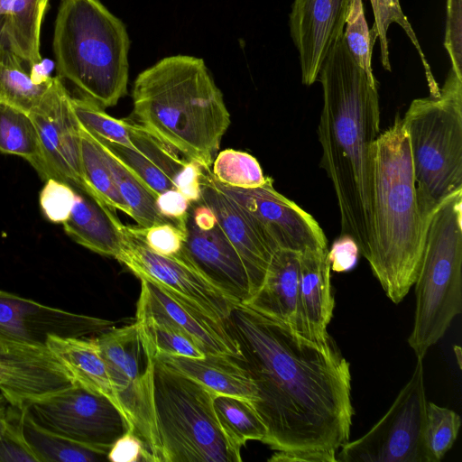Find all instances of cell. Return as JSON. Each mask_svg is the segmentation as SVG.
Listing matches in <instances>:
<instances>
[{"instance_id":"cell-1","label":"cell","mask_w":462,"mask_h":462,"mask_svg":"<svg viewBox=\"0 0 462 462\" xmlns=\"http://www.w3.org/2000/svg\"><path fill=\"white\" fill-rule=\"evenodd\" d=\"M223 324L256 388L262 443L274 451L337 452L349 440L350 364L332 338L318 345L244 303Z\"/></svg>"},{"instance_id":"cell-2","label":"cell","mask_w":462,"mask_h":462,"mask_svg":"<svg viewBox=\"0 0 462 462\" xmlns=\"http://www.w3.org/2000/svg\"><path fill=\"white\" fill-rule=\"evenodd\" d=\"M317 80L323 106L318 125L320 167L334 188L341 236L369 254L373 200V146L380 134L375 78L358 66L342 36L325 59Z\"/></svg>"},{"instance_id":"cell-3","label":"cell","mask_w":462,"mask_h":462,"mask_svg":"<svg viewBox=\"0 0 462 462\" xmlns=\"http://www.w3.org/2000/svg\"><path fill=\"white\" fill-rule=\"evenodd\" d=\"M132 96L134 115L143 129L186 160L211 170L230 115L202 59L163 58L137 76Z\"/></svg>"},{"instance_id":"cell-4","label":"cell","mask_w":462,"mask_h":462,"mask_svg":"<svg viewBox=\"0 0 462 462\" xmlns=\"http://www.w3.org/2000/svg\"><path fill=\"white\" fill-rule=\"evenodd\" d=\"M428 223L419 206L408 135L397 114L373 146L371 238L366 259L395 304L415 282Z\"/></svg>"},{"instance_id":"cell-5","label":"cell","mask_w":462,"mask_h":462,"mask_svg":"<svg viewBox=\"0 0 462 462\" xmlns=\"http://www.w3.org/2000/svg\"><path fill=\"white\" fill-rule=\"evenodd\" d=\"M130 40L123 22L99 0H61L52 50L57 76L102 107L127 92Z\"/></svg>"},{"instance_id":"cell-6","label":"cell","mask_w":462,"mask_h":462,"mask_svg":"<svg viewBox=\"0 0 462 462\" xmlns=\"http://www.w3.org/2000/svg\"><path fill=\"white\" fill-rule=\"evenodd\" d=\"M216 393L154 358L151 397L160 462H241V447L223 429Z\"/></svg>"},{"instance_id":"cell-7","label":"cell","mask_w":462,"mask_h":462,"mask_svg":"<svg viewBox=\"0 0 462 462\" xmlns=\"http://www.w3.org/2000/svg\"><path fill=\"white\" fill-rule=\"evenodd\" d=\"M420 212L462 190V79L450 69L437 95L411 101L404 116Z\"/></svg>"},{"instance_id":"cell-8","label":"cell","mask_w":462,"mask_h":462,"mask_svg":"<svg viewBox=\"0 0 462 462\" xmlns=\"http://www.w3.org/2000/svg\"><path fill=\"white\" fill-rule=\"evenodd\" d=\"M413 285L416 304L408 343L423 359L462 311V190L445 199L430 217Z\"/></svg>"},{"instance_id":"cell-9","label":"cell","mask_w":462,"mask_h":462,"mask_svg":"<svg viewBox=\"0 0 462 462\" xmlns=\"http://www.w3.org/2000/svg\"><path fill=\"white\" fill-rule=\"evenodd\" d=\"M120 406L132 431L142 440L145 462H160V447L151 397L155 352L134 322L95 337Z\"/></svg>"},{"instance_id":"cell-10","label":"cell","mask_w":462,"mask_h":462,"mask_svg":"<svg viewBox=\"0 0 462 462\" xmlns=\"http://www.w3.org/2000/svg\"><path fill=\"white\" fill-rule=\"evenodd\" d=\"M422 360L417 358L411 378L387 412L365 434L340 447L337 462H428Z\"/></svg>"},{"instance_id":"cell-11","label":"cell","mask_w":462,"mask_h":462,"mask_svg":"<svg viewBox=\"0 0 462 462\" xmlns=\"http://www.w3.org/2000/svg\"><path fill=\"white\" fill-rule=\"evenodd\" d=\"M22 407L46 430L106 453L118 438L132 431L127 418L112 400L76 383Z\"/></svg>"},{"instance_id":"cell-12","label":"cell","mask_w":462,"mask_h":462,"mask_svg":"<svg viewBox=\"0 0 462 462\" xmlns=\"http://www.w3.org/2000/svg\"><path fill=\"white\" fill-rule=\"evenodd\" d=\"M116 259L139 279L221 322L236 304L179 254L164 255L152 250L134 226H122V245Z\"/></svg>"},{"instance_id":"cell-13","label":"cell","mask_w":462,"mask_h":462,"mask_svg":"<svg viewBox=\"0 0 462 462\" xmlns=\"http://www.w3.org/2000/svg\"><path fill=\"white\" fill-rule=\"evenodd\" d=\"M216 182L274 251L288 249L301 253L328 248V239L317 220L279 193L271 177H266L263 185L253 189Z\"/></svg>"},{"instance_id":"cell-14","label":"cell","mask_w":462,"mask_h":462,"mask_svg":"<svg viewBox=\"0 0 462 462\" xmlns=\"http://www.w3.org/2000/svg\"><path fill=\"white\" fill-rule=\"evenodd\" d=\"M186 236L179 253L236 304L253 295L245 263L212 211L199 200L190 202Z\"/></svg>"},{"instance_id":"cell-15","label":"cell","mask_w":462,"mask_h":462,"mask_svg":"<svg viewBox=\"0 0 462 462\" xmlns=\"http://www.w3.org/2000/svg\"><path fill=\"white\" fill-rule=\"evenodd\" d=\"M29 115L39 134L49 179L97 197L83 176L79 123L62 79L58 76L52 78L42 100Z\"/></svg>"},{"instance_id":"cell-16","label":"cell","mask_w":462,"mask_h":462,"mask_svg":"<svg viewBox=\"0 0 462 462\" xmlns=\"http://www.w3.org/2000/svg\"><path fill=\"white\" fill-rule=\"evenodd\" d=\"M106 319L41 304L0 289V341L46 346L51 336L80 337L109 328Z\"/></svg>"},{"instance_id":"cell-17","label":"cell","mask_w":462,"mask_h":462,"mask_svg":"<svg viewBox=\"0 0 462 462\" xmlns=\"http://www.w3.org/2000/svg\"><path fill=\"white\" fill-rule=\"evenodd\" d=\"M47 346L0 341V392L12 407L73 384Z\"/></svg>"},{"instance_id":"cell-18","label":"cell","mask_w":462,"mask_h":462,"mask_svg":"<svg viewBox=\"0 0 462 462\" xmlns=\"http://www.w3.org/2000/svg\"><path fill=\"white\" fill-rule=\"evenodd\" d=\"M349 5L350 0H293L289 28L304 85L317 81L322 63L343 36Z\"/></svg>"},{"instance_id":"cell-19","label":"cell","mask_w":462,"mask_h":462,"mask_svg":"<svg viewBox=\"0 0 462 462\" xmlns=\"http://www.w3.org/2000/svg\"><path fill=\"white\" fill-rule=\"evenodd\" d=\"M141 280L136 318L164 323L192 340L204 354L239 357L240 351L223 322L170 294L156 284Z\"/></svg>"},{"instance_id":"cell-20","label":"cell","mask_w":462,"mask_h":462,"mask_svg":"<svg viewBox=\"0 0 462 462\" xmlns=\"http://www.w3.org/2000/svg\"><path fill=\"white\" fill-rule=\"evenodd\" d=\"M199 200L212 211L224 234L240 254L254 295L264 280L275 251L263 240L240 208L220 190L211 170H202Z\"/></svg>"},{"instance_id":"cell-21","label":"cell","mask_w":462,"mask_h":462,"mask_svg":"<svg viewBox=\"0 0 462 462\" xmlns=\"http://www.w3.org/2000/svg\"><path fill=\"white\" fill-rule=\"evenodd\" d=\"M300 252L278 249L257 291L244 303L307 337L299 300Z\"/></svg>"},{"instance_id":"cell-22","label":"cell","mask_w":462,"mask_h":462,"mask_svg":"<svg viewBox=\"0 0 462 462\" xmlns=\"http://www.w3.org/2000/svg\"><path fill=\"white\" fill-rule=\"evenodd\" d=\"M328 249L306 250L300 255V311L309 340L326 346L335 306Z\"/></svg>"},{"instance_id":"cell-23","label":"cell","mask_w":462,"mask_h":462,"mask_svg":"<svg viewBox=\"0 0 462 462\" xmlns=\"http://www.w3.org/2000/svg\"><path fill=\"white\" fill-rule=\"evenodd\" d=\"M154 358L200 383L216 394L236 396L252 402L257 401L254 383L233 356L206 354L203 357L196 358L155 354Z\"/></svg>"},{"instance_id":"cell-24","label":"cell","mask_w":462,"mask_h":462,"mask_svg":"<svg viewBox=\"0 0 462 462\" xmlns=\"http://www.w3.org/2000/svg\"><path fill=\"white\" fill-rule=\"evenodd\" d=\"M75 193L70 215L62 223L64 232L90 251L116 258L122 245L123 224L97 197L83 191Z\"/></svg>"},{"instance_id":"cell-25","label":"cell","mask_w":462,"mask_h":462,"mask_svg":"<svg viewBox=\"0 0 462 462\" xmlns=\"http://www.w3.org/2000/svg\"><path fill=\"white\" fill-rule=\"evenodd\" d=\"M46 346L67 369L73 383L106 396L123 411L95 337L51 336Z\"/></svg>"},{"instance_id":"cell-26","label":"cell","mask_w":462,"mask_h":462,"mask_svg":"<svg viewBox=\"0 0 462 462\" xmlns=\"http://www.w3.org/2000/svg\"><path fill=\"white\" fill-rule=\"evenodd\" d=\"M49 0H0L7 46L32 67L42 63L41 28Z\"/></svg>"},{"instance_id":"cell-27","label":"cell","mask_w":462,"mask_h":462,"mask_svg":"<svg viewBox=\"0 0 462 462\" xmlns=\"http://www.w3.org/2000/svg\"><path fill=\"white\" fill-rule=\"evenodd\" d=\"M129 132L136 151L153 162L190 202L199 199L201 166L179 155L140 125L130 123Z\"/></svg>"},{"instance_id":"cell-28","label":"cell","mask_w":462,"mask_h":462,"mask_svg":"<svg viewBox=\"0 0 462 462\" xmlns=\"http://www.w3.org/2000/svg\"><path fill=\"white\" fill-rule=\"evenodd\" d=\"M22 435L37 462H97L107 453L72 441L36 423L23 408L13 407Z\"/></svg>"},{"instance_id":"cell-29","label":"cell","mask_w":462,"mask_h":462,"mask_svg":"<svg viewBox=\"0 0 462 462\" xmlns=\"http://www.w3.org/2000/svg\"><path fill=\"white\" fill-rule=\"evenodd\" d=\"M95 139L99 145L114 181L123 199L130 209V217L135 220L138 226L150 227L169 222L177 225L174 221L161 213L156 203L157 195H155L111 150L97 138L95 137Z\"/></svg>"},{"instance_id":"cell-30","label":"cell","mask_w":462,"mask_h":462,"mask_svg":"<svg viewBox=\"0 0 462 462\" xmlns=\"http://www.w3.org/2000/svg\"><path fill=\"white\" fill-rule=\"evenodd\" d=\"M22 59L0 42V104L30 114L41 103L53 77L38 82L23 68Z\"/></svg>"},{"instance_id":"cell-31","label":"cell","mask_w":462,"mask_h":462,"mask_svg":"<svg viewBox=\"0 0 462 462\" xmlns=\"http://www.w3.org/2000/svg\"><path fill=\"white\" fill-rule=\"evenodd\" d=\"M0 152L27 161L45 181L49 179L39 134L29 114L0 104Z\"/></svg>"},{"instance_id":"cell-32","label":"cell","mask_w":462,"mask_h":462,"mask_svg":"<svg viewBox=\"0 0 462 462\" xmlns=\"http://www.w3.org/2000/svg\"><path fill=\"white\" fill-rule=\"evenodd\" d=\"M81 166L84 179L94 194L111 209L130 216L95 137L79 124Z\"/></svg>"},{"instance_id":"cell-33","label":"cell","mask_w":462,"mask_h":462,"mask_svg":"<svg viewBox=\"0 0 462 462\" xmlns=\"http://www.w3.org/2000/svg\"><path fill=\"white\" fill-rule=\"evenodd\" d=\"M214 408L223 429L241 448L248 440L261 441L266 428L252 402L244 398L216 394Z\"/></svg>"},{"instance_id":"cell-34","label":"cell","mask_w":462,"mask_h":462,"mask_svg":"<svg viewBox=\"0 0 462 462\" xmlns=\"http://www.w3.org/2000/svg\"><path fill=\"white\" fill-rule=\"evenodd\" d=\"M71 106L80 125L89 133L109 142L134 149L130 138L129 122L109 116L100 105L83 95L71 96Z\"/></svg>"},{"instance_id":"cell-35","label":"cell","mask_w":462,"mask_h":462,"mask_svg":"<svg viewBox=\"0 0 462 462\" xmlns=\"http://www.w3.org/2000/svg\"><path fill=\"white\" fill-rule=\"evenodd\" d=\"M460 425L461 419L456 411L427 403L423 438L428 462H439L444 457L455 443Z\"/></svg>"},{"instance_id":"cell-36","label":"cell","mask_w":462,"mask_h":462,"mask_svg":"<svg viewBox=\"0 0 462 462\" xmlns=\"http://www.w3.org/2000/svg\"><path fill=\"white\" fill-rule=\"evenodd\" d=\"M211 173L219 183L241 189H253L266 180L258 161L251 154L226 149L212 163Z\"/></svg>"},{"instance_id":"cell-37","label":"cell","mask_w":462,"mask_h":462,"mask_svg":"<svg viewBox=\"0 0 462 462\" xmlns=\"http://www.w3.org/2000/svg\"><path fill=\"white\" fill-rule=\"evenodd\" d=\"M377 14L374 17V24L381 45V61L383 68L391 71V64L389 58L388 41L386 32L392 23H397L406 32L420 57L428 86L430 88V95H437L439 91V87L437 84L433 74L430 70L427 59L422 52L419 41L412 30L411 25L403 14L399 0H376Z\"/></svg>"},{"instance_id":"cell-38","label":"cell","mask_w":462,"mask_h":462,"mask_svg":"<svg viewBox=\"0 0 462 462\" xmlns=\"http://www.w3.org/2000/svg\"><path fill=\"white\" fill-rule=\"evenodd\" d=\"M377 36L374 27L368 30L363 0H350L343 37L355 61L371 78L374 77L371 66L372 49Z\"/></svg>"},{"instance_id":"cell-39","label":"cell","mask_w":462,"mask_h":462,"mask_svg":"<svg viewBox=\"0 0 462 462\" xmlns=\"http://www.w3.org/2000/svg\"><path fill=\"white\" fill-rule=\"evenodd\" d=\"M135 322L143 331L155 354L196 358L206 355L192 340L164 323L142 318H136Z\"/></svg>"},{"instance_id":"cell-40","label":"cell","mask_w":462,"mask_h":462,"mask_svg":"<svg viewBox=\"0 0 462 462\" xmlns=\"http://www.w3.org/2000/svg\"><path fill=\"white\" fill-rule=\"evenodd\" d=\"M94 136L111 150L155 195L177 189L174 183L143 153L135 149Z\"/></svg>"},{"instance_id":"cell-41","label":"cell","mask_w":462,"mask_h":462,"mask_svg":"<svg viewBox=\"0 0 462 462\" xmlns=\"http://www.w3.org/2000/svg\"><path fill=\"white\" fill-rule=\"evenodd\" d=\"M0 462H37L16 421L14 408L0 403Z\"/></svg>"},{"instance_id":"cell-42","label":"cell","mask_w":462,"mask_h":462,"mask_svg":"<svg viewBox=\"0 0 462 462\" xmlns=\"http://www.w3.org/2000/svg\"><path fill=\"white\" fill-rule=\"evenodd\" d=\"M73 189L55 179H48L40 192V206L44 217L52 223H64L75 203Z\"/></svg>"},{"instance_id":"cell-43","label":"cell","mask_w":462,"mask_h":462,"mask_svg":"<svg viewBox=\"0 0 462 462\" xmlns=\"http://www.w3.org/2000/svg\"><path fill=\"white\" fill-rule=\"evenodd\" d=\"M147 245L154 252L174 255L180 252L186 236V229L174 223H163L150 227L134 226Z\"/></svg>"},{"instance_id":"cell-44","label":"cell","mask_w":462,"mask_h":462,"mask_svg":"<svg viewBox=\"0 0 462 462\" xmlns=\"http://www.w3.org/2000/svg\"><path fill=\"white\" fill-rule=\"evenodd\" d=\"M444 46L451 69L462 79V0H447V23Z\"/></svg>"},{"instance_id":"cell-45","label":"cell","mask_w":462,"mask_h":462,"mask_svg":"<svg viewBox=\"0 0 462 462\" xmlns=\"http://www.w3.org/2000/svg\"><path fill=\"white\" fill-rule=\"evenodd\" d=\"M107 460L113 462H145L142 440L131 430L125 432L110 448Z\"/></svg>"},{"instance_id":"cell-46","label":"cell","mask_w":462,"mask_h":462,"mask_svg":"<svg viewBox=\"0 0 462 462\" xmlns=\"http://www.w3.org/2000/svg\"><path fill=\"white\" fill-rule=\"evenodd\" d=\"M156 203L161 213L174 221L182 229L188 216L190 201L178 189H170L161 193L156 198Z\"/></svg>"},{"instance_id":"cell-47","label":"cell","mask_w":462,"mask_h":462,"mask_svg":"<svg viewBox=\"0 0 462 462\" xmlns=\"http://www.w3.org/2000/svg\"><path fill=\"white\" fill-rule=\"evenodd\" d=\"M358 247L348 236H341L328 250L330 268L336 273H345L353 269L357 262Z\"/></svg>"},{"instance_id":"cell-48","label":"cell","mask_w":462,"mask_h":462,"mask_svg":"<svg viewBox=\"0 0 462 462\" xmlns=\"http://www.w3.org/2000/svg\"><path fill=\"white\" fill-rule=\"evenodd\" d=\"M270 462H337L335 451L309 450L283 451L275 450L268 459Z\"/></svg>"},{"instance_id":"cell-49","label":"cell","mask_w":462,"mask_h":462,"mask_svg":"<svg viewBox=\"0 0 462 462\" xmlns=\"http://www.w3.org/2000/svg\"><path fill=\"white\" fill-rule=\"evenodd\" d=\"M3 27H4V16L0 15V42L5 40L4 33H3Z\"/></svg>"},{"instance_id":"cell-50","label":"cell","mask_w":462,"mask_h":462,"mask_svg":"<svg viewBox=\"0 0 462 462\" xmlns=\"http://www.w3.org/2000/svg\"><path fill=\"white\" fill-rule=\"evenodd\" d=\"M371 2V5H372V7H373V11H374V17L376 16V14H377V9H376V0H370Z\"/></svg>"},{"instance_id":"cell-51","label":"cell","mask_w":462,"mask_h":462,"mask_svg":"<svg viewBox=\"0 0 462 462\" xmlns=\"http://www.w3.org/2000/svg\"><path fill=\"white\" fill-rule=\"evenodd\" d=\"M4 400H5V398L3 397L2 394H0V403L4 402Z\"/></svg>"}]
</instances>
